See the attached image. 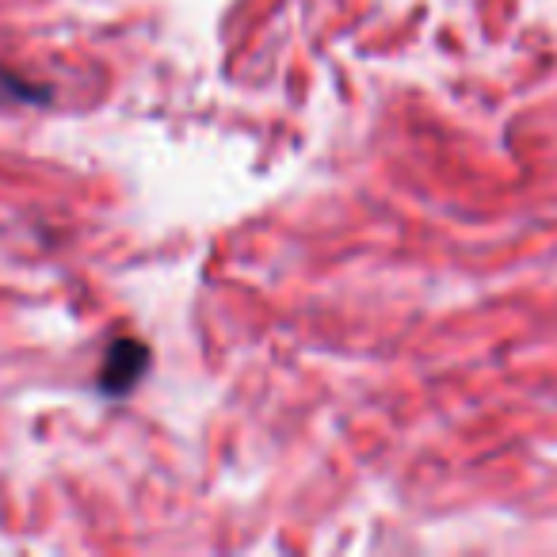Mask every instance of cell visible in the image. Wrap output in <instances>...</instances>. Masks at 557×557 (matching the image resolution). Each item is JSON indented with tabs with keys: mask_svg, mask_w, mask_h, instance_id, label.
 <instances>
[{
	"mask_svg": "<svg viewBox=\"0 0 557 557\" xmlns=\"http://www.w3.org/2000/svg\"><path fill=\"white\" fill-rule=\"evenodd\" d=\"M149 363V351L141 348L138 341H119L111 344L108 351V363H103V389L108 394H123V389H131L134 382H138V374L146 371Z\"/></svg>",
	"mask_w": 557,
	"mask_h": 557,
	"instance_id": "1",
	"label": "cell"
}]
</instances>
